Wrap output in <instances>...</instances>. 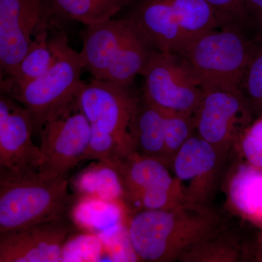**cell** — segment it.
Listing matches in <instances>:
<instances>
[{
  "label": "cell",
  "mask_w": 262,
  "mask_h": 262,
  "mask_svg": "<svg viewBox=\"0 0 262 262\" xmlns=\"http://www.w3.org/2000/svg\"><path fill=\"white\" fill-rule=\"evenodd\" d=\"M104 245L96 234H72L63 248L62 261H98L104 256Z\"/></svg>",
  "instance_id": "cell-25"
},
{
  "label": "cell",
  "mask_w": 262,
  "mask_h": 262,
  "mask_svg": "<svg viewBox=\"0 0 262 262\" xmlns=\"http://www.w3.org/2000/svg\"><path fill=\"white\" fill-rule=\"evenodd\" d=\"M158 51L181 55L186 47L170 0H141L134 16Z\"/></svg>",
  "instance_id": "cell-15"
},
{
  "label": "cell",
  "mask_w": 262,
  "mask_h": 262,
  "mask_svg": "<svg viewBox=\"0 0 262 262\" xmlns=\"http://www.w3.org/2000/svg\"><path fill=\"white\" fill-rule=\"evenodd\" d=\"M170 3L186 47L194 38L220 27L216 15L207 0H170Z\"/></svg>",
  "instance_id": "cell-22"
},
{
  "label": "cell",
  "mask_w": 262,
  "mask_h": 262,
  "mask_svg": "<svg viewBox=\"0 0 262 262\" xmlns=\"http://www.w3.org/2000/svg\"><path fill=\"white\" fill-rule=\"evenodd\" d=\"M227 160L196 133L184 144L170 166L180 184L184 205L213 207Z\"/></svg>",
  "instance_id": "cell-10"
},
{
  "label": "cell",
  "mask_w": 262,
  "mask_h": 262,
  "mask_svg": "<svg viewBox=\"0 0 262 262\" xmlns=\"http://www.w3.org/2000/svg\"><path fill=\"white\" fill-rule=\"evenodd\" d=\"M74 203L67 177L0 174V234L70 217Z\"/></svg>",
  "instance_id": "cell-2"
},
{
  "label": "cell",
  "mask_w": 262,
  "mask_h": 262,
  "mask_svg": "<svg viewBox=\"0 0 262 262\" xmlns=\"http://www.w3.org/2000/svg\"><path fill=\"white\" fill-rule=\"evenodd\" d=\"M77 102L91 125L115 136L119 145L117 155L133 152L129 127L139 101L128 86L94 78L83 84Z\"/></svg>",
  "instance_id": "cell-8"
},
{
  "label": "cell",
  "mask_w": 262,
  "mask_h": 262,
  "mask_svg": "<svg viewBox=\"0 0 262 262\" xmlns=\"http://www.w3.org/2000/svg\"><path fill=\"white\" fill-rule=\"evenodd\" d=\"M163 162L170 168L182 146L196 132L195 115L166 113Z\"/></svg>",
  "instance_id": "cell-24"
},
{
  "label": "cell",
  "mask_w": 262,
  "mask_h": 262,
  "mask_svg": "<svg viewBox=\"0 0 262 262\" xmlns=\"http://www.w3.org/2000/svg\"><path fill=\"white\" fill-rule=\"evenodd\" d=\"M242 250L238 239L229 229L191 248L180 261L233 262L241 259Z\"/></svg>",
  "instance_id": "cell-23"
},
{
  "label": "cell",
  "mask_w": 262,
  "mask_h": 262,
  "mask_svg": "<svg viewBox=\"0 0 262 262\" xmlns=\"http://www.w3.org/2000/svg\"><path fill=\"white\" fill-rule=\"evenodd\" d=\"M89 144L82 156V162L111 159L119 153V145L113 134L91 125Z\"/></svg>",
  "instance_id": "cell-27"
},
{
  "label": "cell",
  "mask_w": 262,
  "mask_h": 262,
  "mask_svg": "<svg viewBox=\"0 0 262 262\" xmlns=\"http://www.w3.org/2000/svg\"><path fill=\"white\" fill-rule=\"evenodd\" d=\"M34 123L28 110L9 98H0V174L39 173L42 157L34 145Z\"/></svg>",
  "instance_id": "cell-12"
},
{
  "label": "cell",
  "mask_w": 262,
  "mask_h": 262,
  "mask_svg": "<svg viewBox=\"0 0 262 262\" xmlns=\"http://www.w3.org/2000/svg\"><path fill=\"white\" fill-rule=\"evenodd\" d=\"M53 61V52L48 40L47 23L36 33L28 52L5 82L4 89L12 92L37 80L49 70Z\"/></svg>",
  "instance_id": "cell-20"
},
{
  "label": "cell",
  "mask_w": 262,
  "mask_h": 262,
  "mask_svg": "<svg viewBox=\"0 0 262 262\" xmlns=\"http://www.w3.org/2000/svg\"><path fill=\"white\" fill-rule=\"evenodd\" d=\"M237 146L251 166L262 168V114L245 129Z\"/></svg>",
  "instance_id": "cell-28"
},
{
  "label": "cell",
  "mask_w": 262,
  "mask_h": 262,
  "mask_svg": "<svg viewBox=\"0 0 262 262\" xmlns=\"http://www.w3.org/2000/svg\"><path fill=\"white\" fill-rule=\"evenodd\" d=\"M243 91L254 114H262V40L256 42L245 72Z\"/></svg>",
  "instance_id": "cell-26"
},
{
  "label": "cell",
  "mask_w": 262,
  "mask_h": 262,
  "mask_svg": "<svg viewBox=\"0 0 262 262\" xmlns=\"http://www.w3.org/2000/svg\"><path fill=\"white\" fill-rule=\"evenodd\" d=\"M256 249V258L258 259V261H262V232L258 237Z\"/></svg>",
  "instance_id": "cell-30"
},
{
  "label": "cell",
  "mask_w": 262,
  "mask_h": 262,
  "mask_svg": "<svg viewBox=\"0 0 262 262\" xmlns=\"http://www.w3.org/2000/svg\"><path fill=\"white\" fill-rule=\"evenodd\" d=\"M195 113L196 133L214 146L226 159L243 132L253 121V113L241 86H203Z\"/></svg>",
  "instance_id": "cell-6"
},
{
  "label": "cell",
  "mask_w": 262,
  "mask_h": 262,
  "mask_svg": "<svg viewBox=\"0 0 262 262\" xmlns=\"http://www.w3.org/2000/svg\"><path fill=\"white\" fill-rule=\"evenodd\" d=\"M52 13L90 26L113 18L132 0H47Z\"/></svg>",
  "instance_id": "cell-21"
},
{
  "label": "cell",
  "mask_w": 262,
  "mask_h": 262,
  "mask_svg": "<svg viewBox=\"0 0 262 262\" xmlns=\"http://www.w3.org/2000/svg\"><path fill=\"white\" fill-rule=\"evenodd\" d=\"M110 160L122 179L124 203L134 213L184 205L180 184L161 160L136 152L116 155Z\"/></svg>",
  "instance_id": "cell-5"
},
{
  "label": "cell",
  "mask_w": 262,
  "mask_h": 262,
  "mask_svg": "<svg viewBox=\"0 0 262 262\" xmlns=\"http://www.w3.org/2000/svg\"><path fill=\"white\" fill-rule=\"evenodd\" d=\"M126 208L122 201L80 196L72 206L70 218L77 228L101 237L122 229Z\"/></svg>",
  "instance_id": "cell-16"
},
{
  "label": "cell",
  "mask_w": 262,
  "mask_h": 262,
  "mask_svg": "<svg viewBox=\"0 0 262 262\" xmlns=\"http://www.w3.org/2000/svg\"><path fill=\"white\" fill-rule=\"evenodd\" d=\"M138 258L149 262L179 261L184 253L228 229L225 219L212 208L182 205L168 210H144L127 224Z\"/></svg>",
  "instance_id": "cell-1"
},
{
  "label": "cell",
  "mask_w": 262,
  "mask_h": 262,
  "mask_svg": "<svg viewBox=\"0 0 262 262\" xmlns=\"http://www.w3.org/2000/svg\"><path fill=\"white\" fill-rule=\"evenodd\" d=\"M141 75L144 98L166 113L195 115L203 89L186 60L177 53L153 51Z\"/></svg>",
  "instance_id": "cell-7"
},
{
  "label": "cell",
  "mask_w": 262,
  "mask_h": 262,
  "mask_svg": "<svg viewBox=\"0 0 262 262\" xmlns=\"http://www.w3.org/2000/svg\"><path fill=\"white\" fill-rule=\"evenodd\" d=\"M75 227L67 217L0 234V262L62 261Z\"/></svg>",
  "instance_id": "cell-13"
},
{
  "label": "cell",
  "mask_w": 262,
  "mask_h": 262,
  "mask_svg": "<svg viewBox=\"0 0 262 262\" xmlns=\"http://www.w3.org/2000/svg\"><path fill=\"white\" fill-rule=\"evenodd\" d=\"M248 12H253L257 14L262 10V0H245Z\"/></svg>",
  "instance_id": "cell-29"
},
{
  "label": "cell",
  "mask_w": 262,
  "mask_h": 262,
  "mask_svg": "<svg viewBox=\"0 0 262 262\" xmlns=\"http://www.w3.org/2000/svg\"><path fill=\"white\" fill-rule=\"evenodd\" d=\"M255 45L238 27H225L194 38L180 56L187 62L201 87L241 86Z\"/></svg>",
  "instance_id": "cell-4"
},
{
  "label": "cell",
  "mask_w": 262,
  "mask_h": 262,
  "mask_svg": "<svg viewBox=\"0 0 262 262\" xmlns=\"http://www.w3.org/2000/svg\"><path fill=\"white\" fill-rule=\"evenodd\" d=\"M91 123L75 101L41 129L42 162L39 174L47 179L67 177L82 162L89 144Z\"/></svg>",
  "instance_id": "cell-9"
},
{
  "label": "cell",
  "mask_w": 262,
  "mask_h": 262,
  "mask_svg": "<svg viewBox=\"0 0 262 262\" xmlns=\"http://www.w3.org/2000/svg\"><path fill=\"white\" fill-rule=\"evenodd\" d=\"M52 14L47 0H0V64L8 77Z\"/></svg>",
  "instance_id": "cell-11"
},
{
  "label": "cell",
  "mask_w": 262,
  "mask_h": 262,
  "mask_svg": "<svg viewBox=\"0 0 262 262\" xmlns=\"http://www.w3.org/2000/svg\"><path fill=\"white\" fill-rule=\"evenodd\" d=\"M152 46L154 47L134 20V27L115 55L103 80L123 86L130 85L136 76L142 73L154 51L151 49Z\"/></svg>",
  "instance_id": "cell-17"
},
{
  "label": "cell",
  "mask_w": 262,
  "mask_h": 262,
  "mask_svg": "<svg viewBox=\"0 0 262 262\" xmlns=\"http://www.w3.org/2000/svg\"><path fill=\"white\" fill-rule=\"evenodd\" d=\"M165 122V112L143 97L142 101L138 104L129 127L133 152L163 162Z\"/></svg>",
  "instance_id": "cell-18"
},
{
  "label": "cell",
  "mask_w": 262,
  "mask_h": 262,
  "mask_svg": "<svg viewBox=\"0 0 262 262\" xmlns=\"http://www.w3.org/2000/svg\"><path fill=\"white\" fill-rule=\"evenodd\" d=\"M80 196L124 202L122 179L113 162L96 161L79 173L74 182Z\"/></svg>",
  "instance_id": "cell-19"
},
{
  "label": "cell",
  "mask_w": 262,
  "mask_h": 262,
  "mask_svg": "<svg viewBox=\"0 0 262 262\" xmlns=\"http://www.w3.org/2000/svg\"><path fill=\"white\" fill-rule=\"evenodd\" d=\"M256 15H257L258 25H259L260 29H261L262 32V10L259 13H258Z\"/></svg>",
  "instance_id": "cell-31"
},
{
  "label": "cell",
  "mask_w": 262,
  "mask_h": 262,
  "mask_svg": "<svg viewBox=\"0 0 262 262\" xmlns=\"http://www.w3.org/2000/svg\"><path fill=\"white\" fill-rule=\"evenodd\" d=\"M49 44L53 54L49 70L11 92L30 113L34 132H40L49 120L73 104L84 84L81 80L84 67L80 53L70 47L67 37L57 36Z\"/></svg>",
  "instance_id": "cell-3"
},
{
  "label": "cell",
  "mask_w": 262,
  "mask_h": 262,
  "mask_svg": "<svg viewBox=\"0 0 262 262\" xmlns=\"http://www.w3.org/2000/svg\"><path fill=\"white\" fill-rule=\"evenodd\" d=\"M132 18H110L88 26L80 52L84 69L103 80L115 55L134 27Z\"/></svg>",
  "instance_id": "cell-14"
}]
</instances>
